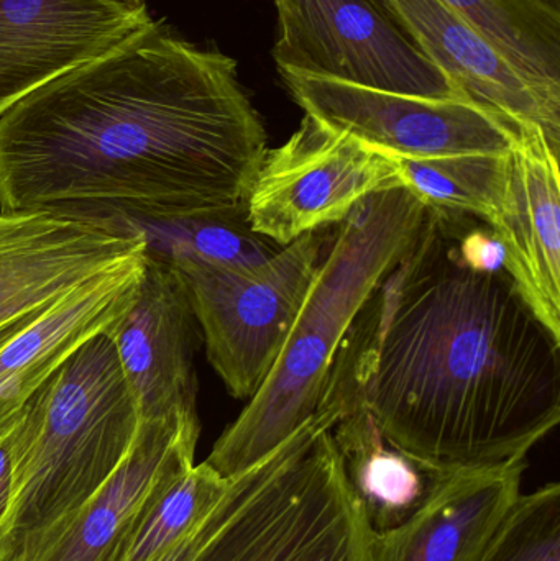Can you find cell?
I'll return each mask as SVG.
<instances>
[{"mask_svg":"<svg viewBox=\"0 0 560 561\" xmlns=\"http://www.w3.org/2000/svg\"><path fill=\"white\" fill-rule=\"evenodd\" d=\"M266 151L236 59L151 20L0 117V214L170 222L237 213Z\"/></svg>","mask_w":560,"mask_h":561,"instance_id":"cell-1","label":"cell"},{"mask_svg":"<svg viewBox=\"0 0 560 561\" xmlns=\"http://www.w3.org/2000/svg\"><path fill=\"white\" fill-rule=\"evenodd\" d=\"M457 217L426 207L329 375L344 408L433 473L528 460L560 422V340L505 270L464 265Z\"/></svg>","mask_w":560,"mask_h":561,"instance_id":"cell-2","label":"cell"},{"mask_svg":"<svg viewBox=\"0 0 560 561\" xmlns=\"http://www.w3.org/2000/svg\"><path fill=\"white\" fill-rule=\"evenodd\" d=\"M426 206L407 187L368 197L334 236L265 382L222 432L206 463L239 477L318 412L352 323L404 255Z\"/></svg>","mask_w":560,"mask_h":561,"instance_id":"cell-3","label":"cell"},{"mask_svg":"<svg viewBox=\"0 0 560 561\" xmlns=\"http://www.w3.org/2000/svg\"><path fill=\"white\" fill-rule=\"evenodd\" d=\"M140 412L107 332L46 379L7 434L12 500L0 561H33L114 473Z\"/></svg>","mask_w":560,"mask_h":561,"instance_id":"cell-4","label":"cell"},{"mask_svg":"<svg viewBox=\"0 0 560 561\" xmlns=\"http://www.w3.org/2000/svg\"><path fill=\"white\" fill-rule=\"evenodd\" d=\"M342 414L325 388L308 422L232 478L191 561H368L372 529L332 438Z\"/></svg>","mask_w":560,"mask_h":561,"instance_id":"cell-5","label":"cell"},{"mask_svg":"<svg viewBox=\"0 0 560 561\" xmlns=\"http://www.w3.org/2000/svg\"><path fill=\"white\" fill-rule=\"evenodd\" d=\"M334 236L315 230L260 265L168 262L186 287L207 358L236 399H252L282 353Z\"/></svg>","mask_w":560,"mask_h":561,"instance_id":"cell-6","label":"cell"},{"mask_svg":"<svg viewBox=\"0 0 560 561\" xmlns=\"http://www.w3.org/2000/svg\"><path fill=\"white\" fill-rule=\"evenodd\" d=\"M275 5L272 55L278 71L423 98H470L427 58L388 0H275Z\"/></svg>","mask_w":560,"mask_h":561,"instance_id":"cell-7","label":"cell"},{"mask_svg":"<svg viewBox=\"0 0 560 561\" xmlns=\"http://www.w3.org/2000/svg\"><path fill=\"white\" fill-rule=\"evenodd\" d=\"M305 115L390 157L408 160L510 154L522 137L512 121L470 98H423L279 69Z\"/></svg>","mask_w":560,"mask_h":561,"instance_id":"cell-8","label":"cell"},{"mask_svg":"<svg viewBox=\"0 0 560 561\" xmlns=\"http://www.w3.org/2000/svg\"><path fill=\"white\" fill-rule=\"evenodd\" d=\"M403 187L390 154L305 115L298 130L266 151L247 199L250 229L285 247L344 222L358 204Z\"/></svg>","mask_w":560,"mask_h":561,"instance_id":"cell-9","label":"cell"},{"mask_svg":"<svg viewBox=\"0 0 560 561\" xmlns=\"http://www.w3.org/2000/svg\"><path fill=\"white\" fill-rule=\"evenodd\" d=\"M145 250L144 236L128 224L0 214V335L22 332L59 300Z\"/></svg>","mask_w":560,"mask_h":561,"instance_id":"cell-10","label":"cell"},{"mask_svg":"<svg viewBox=\"0 0 560 561\" xmlns=\"http://www.w3.org/2000/svg\"><path fill=\"white\" fill-rule=\"evenodd\" d=\"M150 22L147 0H0V117Z\"/></svg>","mask_w":560,"mask_h":561,"instance_id":"cell-11","label":"cell"},{"mask_svg":"<svg viewBox=\"0 0 560 561\" xmlns=\"http://www.w3.org/2000/svg\"><path fill=\"white\" fill-rule=\"evenodd\" d=\"M197 327L176 270L145 250L137 297L107 332L137 398L140 422L197 415Z\"/></svg>","mask_w":560,"mask_h":561,"instance_id":"cell-12","label":"cell"},{"mask_svg":"<svg viewBox=\"0 0 560 561\" xmlns=\"http://www.w3.org/2000/svg\"><path fill=\"white\" fill-rule=\"evenodd\" d=\"M199 415L140 422L127 457L33 561H124L164 488L194 465Z\"/></svg>","mask_w":560,"mask_h":561,"instance_id":"cell-13","label":"cell"},{"mask_svg":"<svg viewBox=\"0 0 560 561\" xmlns=\"http://www.w3.org/2000/svg\"><path fill=\"white\" fill-rule=\"evenodd\" d=\"M528 460L437 473L408 519L372 533L368 561H477L523 494Z\"/></svg>","mask_w":560,"mask_h":561,"instance_id":"cell-14","label":"cell"},{"mask_svg":"<svg viewBox=\"0 0 560 561\" xmlns=\"http://www.w3.org/2000/svg\"><path fill=\"white\" fill-rule=\"evenodd\" d=\"M492 229L505 249V272L560 340L559 157L538 128L522 130L513 148L508 196Z\"/></svg>","mask_w":560,"mask_h":561,"instance_id":"cell-15","label":"cell"},{"mask_svg":"<svg viewBox=\"0 0 560 561\" xmlns=\"http://www.w3.org/2000/svg\"><path fill=\"white\" fill-rule=\"evenodd\" d=\"M427 58L467 95L513 124L538 128L560 153V104L542 94L476 25L441 0H388Z\"/></svg>","mask_w":560,"mask_h":561,"instance_id":"cell-16","label":"cell"},{"mask_svg":"<svg viewBox=\"0 0 560 561\" xmlns=\"http://www.w3.org/2000/svg\"><path fill=\"white\" fill-rule=\"evenodd\" d=\"M144 263L145 253L84 284L0 346V438L65 359L130 309Z\"/></svg>","mask_w":560,"mask_h":561,"instance_id":"cell-17","label":"cell"},{"mask_svg":"<svg viewBox=\"0 0 560 561\" xmlns=\"http://www.w3.org/2000/svg\"><path fill=\"white\" fill-rule=\"evenodd\" d=\"M332 438L372 533L398 526L426 500L437 473L391 447L365 409L344 408Z\"/></svg>","mask_w":560,"mask_h":561,"instance_id":"cell-18","label":"cell"},{"mask_svg":"<svg viewBox=\"0 0 560 561\" xmlns=\"http://www.w3.org/2000/svg\"><path fill=\"white\" fill-rule=\"evenodd\" d=\"M560 104V0H441Z\"/></svg>","mask_w":560,"mask_h":561,"instance_id":"cell-19","label":"cell"},{"mask_svg":"<svg viewBox=\"0 0 560 561\" xmlns=\"http://www.w3.org/2000/svg\"><path fill=\"white\" fill-rule=\"evenodd\" d=\"M401 183L426 207L469 214L487 226L502 216L510 187V154L408 160L397 158Z\"/></svg>","mask_w":560,"mask_h":561,"instance_id":"cell-20","label":"cell"},{"mask_svg":"<svg viewBox=\"0 0 560 561\" xmlns=\"http://www.w3.org/2000/svg\"><path fill=\"white\" fill-rule=\"evenodd\" d=\"M137 229L147 252L167 260H196L224 266L260 265L283 247L259 236L247 222V209L170 222H124Z\"/></svg>","mask_w":560,"mask_h":561,"instance_id":"cell-21","label":"cell"},{"mask_svg":"<svg viewBox=\"0 0 560 561\" xmlns=\"http://www.w3.org/2000/svg\"><path fill=\"white\" fill-rule=\"evenodd\" d=\"M230 481L206 461L171 481L138 524L124 561H153L191 536L226 496Z\"/></svg>","mask_w":560,"mask_h":561,"instance_id":"cell-22","label":"cell"},{"mask_svg":"<svg viewBox=\"0 0 560 561\" xmlns=\"http://www.w3.org/2000/svg\"><path fill=\"white\" fill-rule=\"evenodd\" d=\"M477 561H560V484L523 493Z\"/></svg>","mask_w":560,"mask_h":561,"instance_id":"cell-23","label":"cell"},{"mask_svg":"<svg viewBox=\"0 0 560 561\" xmlns=\"http://www.w3.org/2000/svg\"><path fill=\"white\" fill-rule=\"evenodd\" d=\"M12 500V465H10L9 440L0 438V546H2L3 524Z\"/></svg>","mask_w":560,"mask_h":561,"instance_id":"cell-24","label":"cell"}]
</instances>
